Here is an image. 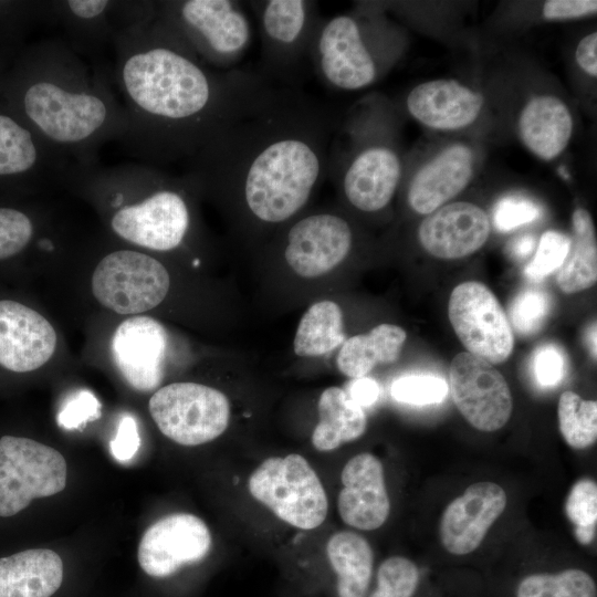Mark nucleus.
I'll return each mask as SVG.
<instances>
[{
    "instance_id": "38",
    "label": "nucleus",
    "mask_w": 597,
    "mask_h": 597,
    "mask_svg": "<svg viewBox=\"0 0 597 597\" xmlns=\"http://www.w3.org/2000/svg\"><path fill=\"white\" fill-rule=\"evenodd\" d=\"M551 308L546 292L538 289H525L511 302L509 307L510 324L521 335H532L544 324Z\"/></svg>"
},
{
    "instance_id": "45",
    "label": "nucleus",
    "mask_w": 597,
    "mask_h": 597,
    "mask_svg": "<svg viewBox=\"0 0 597 597\" xmlns=\"http://www.w3.org/2000/svg\"><path fill=\"white\" fill-rule=\"evenodd\" d=\"M595 0H549L543 6V15L548 20L575 19L595 14Z\"/></svg>"
},
{
    "instance_id": "22",
    "label": "nucleus",
    "mask_w": 597,
    "mask_h": 597,
    "mask_svg": "<svg viewBox=\"0 0 597 597\" xmlns=\"http://www.w3.org/2000/svg\"><path fill=\"white\" fill-rule=\"evenodd\" d=\"M341 480L337 507L343 522L363 531L380 527L390 511L380 460L368 452L359 453L344 465Z\"/></svg>"
},
{
    "instance_id": "5",
    "label": "nucleus",
    "mask_w": 597,
    "mask_h": 597,
    "mask_svg": "<svg viewBox=\"0 0 597 597\" xmlns=\"http://www.w3.org/2000/svg\"><path fill=\"white\" fill-rule=\"evenodd\" d=\"M157 19L217 71L235 70L252 42L251 23L240 1H157Z\"/></svg>"
},
{
    "instance_id": "42",
    "label": "nucleus",
    "mask_w": 597,
    "mask_h": 597,
    "mask_svg": "<svg viewBox=\"0 0 597 597\" xmlns=\"http://www.w3.org/2000/svg\"><path fill=\"white\" fill-rule=\"evenodd\" d=\"M531 365L536 383L544 388L558 385L566 375V355L555 344L538 346L532 356Z\"/></svg>"
},
{
    "instance_id": "13",
    "label": "nucleus",
    "mask_w": 597,
    "mask_h": 597,
    "mask_svg": "<svg viewBox=\"0 0 597 597\" xmlns=\"http://www.w3.org/2000/svg\"><path fill=\"white\" fill-rule=\"evenodd\" d=\"M310 60L326 86L342 91H356L373 84L379 71L360 21L347 13L322 19Z\"/></svg>"
},
{
    "instance_id": "29",
    "label": "nucleus",
    "mask_w": 597,
    "mask_h": 597,
    "mask_svg": "<svg viewBox=\"0 0 597 597\" xmlns=\"http://www.w3.org/2000/svg\"><path fill=\"white\" fill-rule=\"evenodd\" d=\"M317 410L318 423L313 431L312 443L318 451L335 450L356 440L366 430L364 409L339 387H329L322 392Z\"/></svg>"
},
{
    "instance_id": "35",
    "label": "nucleus",
    "mask_w": 597,
    "mask_h": 597,
    "mask_svg": "<svg viewBox=\"0 0 597 597\" xmlns=\"http://www.w3.org/2000/svg\"><path fill=\"white\" fill-rule=\"evenodd\" d=\"M565 512L574 524L575 538L583 545L594 541L597 523V485L591 479L577 481L566 499Z\"/></svg>"
},
{
    "instance_id": "23",
    "label": "nucleus",
    "mask_w": 597,
    "mask_h": 597,
    "mask_svg": "<svg viewBox=\"0 0 597 597\" xmlns=\"http://www.w3.org/2000/svg\"><path fill=\"white\" fill-rule=\"evenodd\" d=\"M21 121L0 112V178L29 177L48 186L66 181L72 164L49 148Z\"/></svg>"
},
{
    "instance_id": "14",
    "label": "nucleus",
    "mask_w": 597,
    "mask_h": 597,
    "mask_svg": "<svg viewBox=\"0 0 597 597\" xmlns=\"http://www.w3.org/2000/svg\"><path fill=\"white\" fill-rule=\"evenodd\" d=\"M448 316L468 353L501 364L512 354L514 335L493 292L483 283L468 281L451 292Z\"/></svg>"
},
{
    "instance_id": "9",
    "label": "nucleus",
    "mask_w": 597,
    "mask_h": 597,
    "mask_svg": "<svg viewBox=\"0 0 597 597\" xmlns=\"http://www.w3.org/2000/svg\"><path fill=\"white\" fill-rule=\"evenodd\" d=\"M158 429L181 446H199L228 428L230 404L220 390L196 383H174L155 391L148 404Z\"/></svg>"
},
{
    "instance_id": "36",
    "label": "nucleus",
    "mask_w": 597,
    "mask_h": 597,
    "mask_svg": "<svg viewBox=\"0 0 597 597\" xmlns=\"http://www.w3.org/2000/svg\"><path fill=\"white\" fill-rule=\"evenodd\" d=\"M419 577L413 562L401 556L389 557L380 564L376 589L368 597H412Z\"/></svg>"
},
{
    "instance_id": "11",
    "label": "nucleus",
    "mask_w": 597,
    "mask_h": 597,
    "mask_svg": "<svg viewBox=\"0 0 597 597\" xmlns=\"http://www.w3.org/2000/svg\"><path fill=\"white\" fill-rule=\"evenodd\" d=\"M167 269L157 259L135 250L107 253L92 275V292L106 308L122 315L140 314L166 297Z\"/></svg>"
},
{
    "instance_id": "37",
    "label": "nucleus",
    "mask_w": 597,
    "mask_h": 597,
    "mask_svg": "<svg viewBox=\"0 0 597 597\" xmlns=\"http://www.w3.org/2000/svg\"><path fill=\"white\" fill-rule=\"evenodd\" d=\"M448 391L447 381L431 374L401 376L390 388L395 400L413 406L439 404L446 399Z\"/></svg>"
},
{
    "instance_id": "8",
    "label": "nucleus",
    "mask_w": 597,
    "mask_h": 597,
    "mask_svg": "<svg viewBox=\"0 0 597 597\" xmlns=\"http://www.w3.org/2000/svg\"><path fill=\"white\" fill-rule=\"evenodd\" d=\"M66 462L54 448L14 436L0 438V516L23 511L32 500L60 493Z\"/></svg>"
},
{
    "instance_id": "19",
    "label": "nucleus",
    "mask_w": 597,
    "mask_h": 597,
    "mask_svg": "<svg viewBox=\"0 0 597 597\" xmlns=\"http://www.w3.org/2000/svg\"><path fill=\"white\" fill-rule=\"evenodd\" d=\"M506 494L493 482H479L465 489L446 507L440 521V538L453 555L476 549L489 528L504 512Z\"/></svg>"
},
{
    "instance_id": "41",
    "label": "nucleus",
    "mask_w": 597,
    "mask_h": 597,
    "mask_svg": "<svg viewBox=\"0 0 597 597\" xmlns=\"http://www.w3.org/2000/svg\"><path fill=\"white\" fill-rule=\"evenodd\" d=\"M541 213V207L533 200L509 196L494 206L493 221L499 231L507 232L538 219Z\"/></svg>"
},
{
    "instance_id": "39",
    "label": "nucleus",
    "mask_w": 597,
    "mask_h": 597,
    "mask_svg": "<svg viewBox=\"0 0 597 597\" xmlns=\"http://www.w3.org/2000/svg\"><path fill=\"white\" fill-rule=\"evenodd\" d=\"M570 244L572 239L562 232L554 230L544 232L533 260L525 266V275L532 281H542L557 271L564 263Z\"/></svg>"
},
{
    "instance_id": "28",
    "label": "nucleus",
    "mask_w": 597,
    "mask_h": 597,
    "mask_svg": "<svg viewBox=\"0 0 597 597\" xmlns=\"http://www.w3.org/2000/svg\"><path fill=\"white\" fill-rule=\"evenodd\" d=\"M407 338L406 331L394 324H379L367 334L345 339L337 355L339 371L350 378L365 377L379 364L395 363Z\"/></svg>"
},
{
    "instance_id": "3",
    "label": "nucleus",
    "mask_w": 597,
    "mask_h": 597,
    "mask_svg": "<svg viewBox=\"0 0 597 597\" xmlns=\"http://www.w3.org/2000/svg\"><path fill=\"white\" fill-rule=\"evenodd\" d=\"M18 103L27 126L70 164H97L100 148L126 132L125 109L105 74L92 73L61 39L31 51Z\"/></svg>"
},
{
    "instance_id": "31",
    "label": "nucleus",
    "mask_w": 597,
    "mask_h": 597,
    "mask_svg": "<svg viewBox=\"0 0 597 597\" xmlns=\"http://www.w3.org/2000/svg\"><path fill=\"white\" fill-rule=\"evenodd\" d=\"M572 223L574 241L556 275L558 287L566 294L587 290L597 281V244L591 216L586 209L578 208Z\"/></svg>"
},
{
    "instance_id": "48",
    "label": "nucleus",
    "mask_w": 597,
    "mask_h": 597,
    "mask_svg": "<svg viewBox=\"0 0 597 597\" xmlns=\"http://www.w3.org/2000/svg\"><path fill=\"white\" fill-rule=\"evenodd\" d=\"M535 238L532 234H523L510 243V252L514 258L524 259L535 249Z\"/></svg>"
},
{
    "instance_id": "43",
    "label": "nucleus",
    "mask_w": 597,
    "mask_h": 597,
    "mask_svg": "<svg viewBox=\"0 0 597 597\" xmlns=\"http://www.w3.org/2000/svg\"><path fill=\"white\" fill-rule=\"evenodd\" d=\"M101 416V404L96 396L81 389L72 395L57 415V423L67 430L78 429Z\"/></svg>"
},
{
    "instance_id": "40",
    "label": "nucleus",
    "mask_w": 597,
    "mask_h": 597,
    "mask_svg": "<svg viewBox=\"0 0 597 597\" xmlns=\"http://www.w3.org/2000/svg\"><path fill=\"white\" fill-rule=\"evenodd\" d=\"M34 224L21 210L0 207V260L17 255L31 242Z\"/></svg>"
},
{
    "instance_id": "24",
    "label": "nucleus",
    "mask_w": 597,
    "mask_h": 597,
    "mask_svg": "<svg viewBox=\"0 0 597 597\" xmlns=\"http://www.w3.org/2000/svg\"><path fill=\"white\" fill-rule=\"evenodd\" d=\"M474 156L470 147L454 144L417 170L407 190L409 207L429 214L458 196L473 175Z\"/></svg>"
},
{
    "instance_id": "46",
    "label": "nucleus",
    "mask_w": 597,
    "mask_h": 597,
    "mask_svg": "<svg viewBox=\"0 0 597 597\" xmlns=\"http://www.w3.org/2000/svg\"><path fill=\"white\" fill-rule=\"evenodd\" d=\"M346 394L355 404L364 408L377 401L380 395V387L375 379L365 376L354 378Z\"/></svg>"
},
{
    "instance_id": "26",
    "label": "nucleus",
    "mask_w": 597,
    "mask_h": 597,
    "mask_svg": "<svg viewBox=\"0 0 597 597\" xmlns=\"http://www.w3.org/2000/svg\"><path fill=\"white\" fill-rule=\"evenodd\" d=\"M573 117L566 104L553 95H538L523 107L519 133L536 157L552 160L567 147L573 134Z\"/></svg>"
},
{
    "instance_id": "20",
    "label": "nucleus",
    "mask_w": 597,
    "mask_h": 597,
    "mask_svg": "<svg viewBox=\"0 0 597 597\" xmlns=\"http://www.w3.org/2000/svg\"><path fill=\"white\" fill-rule=\"evenodd\" d=\"M56 333L51 323L31 307L0 301V365L27 373L42 367L53 356Z\"/></svg>"
},
{
    "instance_id": "16",
    "label": "nucleus",
    "mask_w": 597,
    "mask_h": 597,
    "mask_svg": "<svg viewBox=\"0 0 597 597\" xmlns=\"http://www.w3.org/2000/svg\"><path fill=\"white\" fill-rule=\"evenodd\" d=\"M353 242V229L344 217L321 211L306 214L289 227L283 254L295 273L317 277L339 265Z\"/></svg>"
},
{
    "instance_id": "18",
    "label": "nucleus",
    "mask_w": 597,
    "mask_h": 597,
    "mask_svg": "<svg viewBox=\"0 0 597 597\" xmlns=\"http://www.w3.org/2000/svg\"><path fill=\"white\" fill-rule=\"evenodd\" d=\"M168 334L149 316H132L115 329L111 341L113 360L124 380L135 390L151 391L163 381Z\"/></svg>"
},
{
    "instance_id": "44",
    "label": "nucleus",
    "mask_w": 597,
    "mask_h": 597,
    "mask_svg": "<svg viewBox=\"0 0 597 597\" xmlns=\"http://www.w3.org/2000/svg\"><path fill=\"white\" fill-rule=\"evenodd\" d=\"M140 447L136 419L126 413L118 423L116 434L109 443L111 453L118 462L129 461Z\"/></svg>"
},
{
    "instance_id": "32",
    "label": "nucleus",
    "mask_w": 597,
    "mask_h": 597,
    "mask_svg": "<svg viewBox=\"0 0 597 597\" xmlns=\"http://www.w3.org/2000/svg\"><path fill=\"white\" fill-rule=\"evenodd\" d=\"M345 341L341 307L332 301H320L302 316L294 337L298 356H321L331 353Z\"/></svg>"
},
{
    "instance_id": "6",
    "label": "nucleus",
    "mask_w": 597,
    "mask_h": 597,
    "mask_svg": "<svg viewBox=\"0 0 597 597\" xmlns=\"http://www.w3.org/2000/svg\"><path fill=\"white\" fill-rule=\"evenodd\" d=\"M256 17L261 38L260 72L270 81L293 86L302 64L310 59L315 32L322 21L312 0H259L247 2Z\"/></svg>"
},
{
    "instance_id": "33",
    "label": "nucleus",
    "mask_w": 597,
    "mask_h": 597,
    "mask_svg": "<svg viewBox=\"0 0 597 597\" xmlns=\"http://www.w3.org/2000/svg\"><path fill=\"white\" fill-rule=\"evenodd\" d=\"M558 425L568 446L585 449L597 439V402L574 391H564L558 400Z\"/></svg>"
},
{
    "instance_id": "15",
    "label": "nucleus",
    "mask_w": 597,
    "mask_h": 597,
    "mask_svg": "<svg viewBox=\"0 0 597 597\" xmlns=\"http://www.w3.org/2000/svg\"><path fill=\"white\" fill-rule=\"evenodd\" d=\"M454 405L475 429H501L513 409L512 394L504 376L489 362L468 352L454 356L449 368Z\"/></svg>"
},
{
    "instance_id": "4",
    "label": "nucleus",
    "mask_w": 597,
    "mask_h": 597,
    "mask_svg": "<svg viewBox=\"0 0 597 597\" xmlns=\"http://www.w3.org/2000/svg\"><path fill=\"white\" fill-rule=\"evenodd\" d=\"M66 181L108 210V226L119 239L151 251L178 249L189 235L192 211L188 175L174 177L140 161L113 166L72 164Z\"/></svg>"
},
{
    "instance_id": "1",
    "label": "nucleus",
    "mask_w": 597,
    "mask_h": 597,
    "mask_svg": "<svg viewBox=\"0 0 597 597\" xmlns=\"http://www.w3.org/2000/svg\"><path fill=\"white\" fill-rule=\"evenodd\" d=\"M337 119L296 86L268 82L227 118L186 174L263 226L295 218L326 178Z\"/></svg>"
},
{
    "instance_id": "49",
    "label": "nucleus",
    "mask_w": 597,
    "mask_h": 597,
    "mask_svg": "<svg viewBox=\"0 0 597 597\" xmlns=\"http://www.w3.org/2000/svg\"><path fill=\"white\" fill-rule=\"evenodd\" d=\"M587 347L591 357L596 358V323H593L586 334Z\"/></svg>"
},
{
    "instance_id": "47",
    "label": "nucleus",
    "mask_w": 597,
    "mask_h": 597,
    "mask_svg": "<svg viewBox=\"0 0 597 597\" xmlns=\"http://www.w3.org/2000/svg\"><path fill=\"white\" fill-rule=\"evenodd\" d=\"M575 59L584 72L597 76V32L589 33L579 41Z\"/></svg>"
},
{
    "instance_id": "7",
    "label": "nucleus",
    "mask_w": 597,
    "mask_h": 597,
    "mask_svg": "<svg viewBox=\"0 0 597 597\" xmlns=\"http://www.w3.org/2000/svg\"><path fill=\"white\" fill-rule=\"evenodd\" d=\"M248 486L255 500L294 527L313 530L325 521L326 492L300 454L268 458L253 471Z\"/></svg>"
},
{
    "instance_id": "17",
    "label": "nucleus",
    "mask_w": 597,
    "mask_h": 597,
    "mask_svg": "<svg viewBox=\"0 0 597 597\" xmlns=\"http://www.w3.org/2000/svg\"><path fill=\"white\" fill-rule=\"evenodd\" d=\"M210 548L211 534L206 523L189 513H175L144 532L137 559L147 575L164 578L184 565L200 562Z\"/></svg>"
},
{
    "instance_id": "12",
    "label": "nucleus",
    "mask_w": 597,
    "mask_h": 597,
    "mask_svg": "<svg viewBox=\"0 0 597 597\" xmlns=\"http://www.w3.org/2000/svg\"><path fill=\"white\" fill-rule=\"evenodd\" d=\"M352 149L331 144L327 174H334L345 200L365 213L385 209L395 196L401 178L397 151L384 143L357 142Z\"/></svg>"
},
{
    "instance_id": "30",
    "label": "nucleus",
    "mask_w": 597,
    "mask_h": 597,
    "mask_svg": "<svg viewBox=\"0 0 597 597\" xmlns=\"http://www.w3.org/2000/svg\"><path fill=\"white\" fill-rule=\"evenodd\" d=\"M326 554L335 572L338 597H366L374 564L369 543L362 535L342 531L332 535Z\"/></svg>"
},
{
    "instance_id": "27",
    "label": "nucleus",
    "mask_w": 597,
    "mask_h": 597,
    "mask_svg": "<svg viewBox=\"0 0 597 597\" xmlns=\"http://www.w3.org/2000/svg\"><path fill=\"white\" fill-rule=\"evenodd\" d=\"M63 582V562L48 548L0 558V597H51Z\"/></svg>"
},
{
    "instance_id": "21",
    "label": "nucleus",
    "mask_w": 597,
    "mask_h": 597,
    "mask_svg": "<svg viewBox=\"0 0 597 597\" xmlns=\"http://www.w3.org/2000/svg\"><path fill=\"white\" fill-rule=\"evenodd\" d=\"M490 229L489 217L482 208L472 202L455 201L429 213L418 228V239L431 255L454 260L483 247Z\"/></svg>"
},
{
    "instance_id": "10",
    "label": "nucleus",
    "mask_w": 597,
    "mask_h": 597,
    "mask_svg": "<svg viewBox=\"0 0 597 597\" xmlns=\"http://www.w3.org/2000/svg\"><path fill=\"white\" fill-rule=\"evenodd\" d=\"M157 17V1L51 0L45 21L61 27L64 40L78 55L93 54L114 42L123 31Z\"/></svg>"
},
{
    "instance_id": "25",
    "label": "nucleus",
    "mask_w": 597,
    "mask_h": 597,
    "mask_svg": "<svg viewBox=\"0 0 597 597\" xmlns=\"http://www.w3.org/2000/svg\"><path fill=\"white\" fill-rule=\"evenodd\" d=\"M483 104L481 93L454 80L421 83L406 98L407 109L415 119L439 130H455L471 125Z\"/></svg>"
},
{
    "instance_id": "2",
    "label": "nucleus",
    "mask_w": 597,
    "mask_h": 597,
    "mask_svg": "<svg viewBox=\"0 0 597 597\" xmlns=\"http://www.w3.org/2000/svg\"><path fill=\"white\" fill-rule=\"evenodd\" d=\"M113 45L127 122L119 143L137 161L159 168L187 165L221 124L270 82L260 71L207 66L157 17L121 32Z\"/></svg>"
},
{
    "instance_id": "34",
    "label": "nucleus",
    "mask_w": 597,
    "mask_h": 597,
    "mask_svg": "<svg viewBox=\"0 0 597 597\" xmlns=\"http://www.w3.org/2000/svg\"><path fill=\"white\" fill-rule=\"evenodd\" d=\"M516 597H597V587L587 572L569 568L526 576L517 586Z\"/></svg>"
}]
</instances>
